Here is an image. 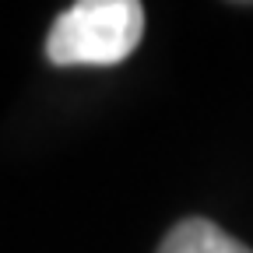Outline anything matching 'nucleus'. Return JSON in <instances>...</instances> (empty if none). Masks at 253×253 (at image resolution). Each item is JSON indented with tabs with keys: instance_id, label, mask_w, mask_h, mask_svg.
Listing matches in <instances>:
<instances>
[{
	"instance_id": "1",
	"label": "nucleus",
	"mask_w": 253,
	"mask_h": 253,
	"mask_svg": "<svg viewBox=\"0 0 253 253\" xmlns=\"http://www.w3.org/2000/svg\"><path fill=\"white\" fill-rule=\"evenodd\" d=\"M144 36L137 0H78L63 11L49 36L46 60L56 67H116Z\"/></svg>"
},
{
	"instance_id": "2",
	"label": "nucleus",
	"mask_w": 253,
	"mask_h": 253,
	"mask_svg": "<svg viewBox=\"0 0 253 253\" xmlns=\"http://www.w3.org/2000/svg\"><path fill=\"white\" fill-rule=\"evenodd\" d=\"M158 253H253V250L208 218H183L179 225L169 229Z\"/></svg>"
}]
</instances>
